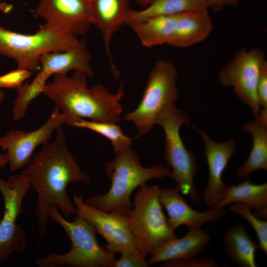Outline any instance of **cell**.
Returning <instances> with one entry per match:
<instances>
[{
    "label": "cell",
    "instance_id": "ba28073f",
    "mask_svg": "<svg viewBox=\"0 0 267 267\" xmlns=\"http://www.w3.org/2000/svg\"><path fill=\"white\" fill-rule=\"evenodd\" d=\"M156 124L164 131V158L172 169L171 178L175 181L176 186L193 202H200L201 197L194 183L197 174L196 159L193 152L185 146L179 132L183 125H190L187 114L173 103L162 111Z\"/></svg>",
    "mask_w": 267,
    "mask_h": 267
},
{
    "label": "cell",
    "instance_id": "603a6c76",
    "mask_svg": "<svg viewBox=\"0 0 267 267\" xmlns=\"http://www.w3.org/2000/svg\"><path fill=\"white\" fill-rule=\"evenodd\" d=\"M203 8H208L205 0H154L141 9L130 8L125 24L129 26L153 17L177 15Z\"/></svg>",
    "mask_w": 267,
    "mask_h": 267
},
{
    "label": "cell",
    "instance_id": "7402d4cb",
    "mask_svg": "<svg viewBox=\"0 0 267 267\" xmlns=\"http://www.w3.org/2000/svg\"><path fill=\"white\" fill-rule=\"evenodd\" d=\"M243 129L251 134L253 144L248 158L236 171L241 179L246 178L255 171L267 170V122L256 118L245 124Z\"/></svg>",
    "mask_w": 267,
    "mask_h": 267
},
{
    "label": "cell",
    "instance_id": "7a4b0ae2",
    "mask_svg": "<svg viewBox=\"0 0 267 267\" xmlns=\"http://www.w3.org/2000/svg\"><path fill=\"white\" fill-rule=\"evenodd\" d=\"M87 77L79 72L70 76L54 75L43 94L54 102L68 125L79 118L118 124L123 110L120 103L124 95L123 83L118 91L112 93L99 84L89 88Z\"/></svg>",
    "mask_w": 267,
    "mask_h": 267
},
{
    "label": "cell",
    "instance_id": "44dd1931",
    "mask_svg": "<svg viewBox=\"0 0 267 267\" xmlns=\"http://www.w3.org/2000/svg\"><path fill=\"white\" fill-rule=\"evenodd\" d=\"M226 255L236 266L256 267V252L259 248L250 237L242 223L236 224L228 230L222 240Z\"/></svg>",
    "mask_w": 267,
    "mask_h": 267
},
{
    "label": "cell",
    "instance_id": "d4e9b609",
    "mask_svg": "<svg viewBox=\"0 0 267 267\" xmlns=\"http://www.w3.org/2000/svg\"><path fill=\"white\" fill-rule=\"evenodd\" d=\"M71 126L91 130L107 138L111 141L114 152L131 147L134 140L126 136L120 126L115 123L79 118L75 120Z\"/></svg>",
    "mask_w": 267,
    "mask_h": 267
},
{
    "label": "cell",
    "instance_id": "4dcf8cb0",
    "mask_svg": "<svg viewBox=\"0 0 267 267\" xmlns=\"http://www.w3.org/2000/svg\"><path fill=\"white\" fill-rule=\"evenodd\" d=\"M240 0H205L208 8L219 11L226 6L236 5Z\"/></svg>",
    "mask_w": 267,
    "mask_h": 267
},
{
    "label": "cell",
    "instance_id": "3957f363",
    "mask_svg": "<svg viewBox=\"0 0 267 267\" xmlns=\"http://www.w3.org/2000/svg\"><path fill=\"white\" fill-rule=\"evenodd\" d=\"M105 173L111 183L108 191L90 197L85 202L106 212L126 215L133 207L131 197L134 190L150 180L172 177L166 166H142L138 154L131 147L115 151L114 157L105 163Z\"/></svg>",
    "mask_w": 267,
    "mask_h": 267
},
{
    "label": "cell",
    "instance_id": "52a82bcc",
    "mask_svg": "<svg viewBox=\"0 0 267 267\" xmlns=\"http://www.w3.org/2000/svg\"><path fill=\"white\" fill-rule=\"evenodd\" d=\"M77 37L44 23L35 33L25 34L0 25V54L15 61L17 68L37 72L44 53L68 49L79 41Z\"/></svg>",
    "mask_w": 267,
    "mask_h": 267
},
{
    "label": "cell",
    "instance_id": "4fadbf2b",
    "mask_svg": "<svg viewBox=\"0 0 267 267\" xmlns=\"http://www.w3.org/2000/svg\"><path fill=\"white\" fill-rule=\"evenodd\" d=\"M64 123L63 115L55 107L46 122L36 130H11L0 136V147L6 150L5 155L10 171L26 167L35 148L47 143L53 132Z\"/></svg>",
    "mask_w": 267,
    "mask_h": 267
},
{
    "label": "cell",
    "instance_id": "8fae6325",
    "mask_svg": "<svg viewBox=\"0 0 267 267\" xmlns=\"http://www.w3.org/2000/svg\"><path fill=\"white\" fill-rule=\"evenodd\" d=\"M31 186L29 179L21 174L11 176L6 181L0 178V192L4 203V214L0 221V263L25 248V234L16 221Z\"/></svg>",
    "mask_w": 267,
    "mask_h": 267
},
{
    "label": "cell",
    "instance_id": "8992f818",
    "mask_svg": "<svg viewBox=\"0 0 267 267\" xmlns=\"http://www.w3.org/2000/svg\"><path fill=\"white\" fill-rule=\"evenodd\" d=\"M91 56L85 39L79 40L72 47L61 51L43 54L40 58V70L30 83H23L17 89V96L12 110V119L16 121L25 116L30 103L43 93L48 79L58 74H67L71 71L92 77Z\"/></svg>",
    "mask_w": 267,
    "mask_h": 267
},
{
    "label": "cell",
    "instance_id": "2e32d148",
    "mask_svg": "<svg viewBox=\"0 0 267 267\" xmlns=\"http://www.w3.org/2000/svg\"><path fill=\"white\" fill-rule=\"evenodd\" d=\"M159 199L167 212L169 224L174 230L181 225L191 228L201 227L204 223L208 222H219L226 213L223 208H211L205 212L192 209L181 196L176 186L161 188Z\"/></svg>",
    "mask_w": 267,
    "mask_h": 267
},
{
    "label": "cell",
    "instance_id": "836d02e7",
    "mask_svg": "<svg viewBox=\"0 0 267 267\" xmlns=\"http://www.w3.org/2000/svg\"><path fill=\"white\" fill-rule=\"evenodd\" d=\"M154 0H134L135 2L140 6L144 7Z\"/></svg>",
    "mask_w": 267,
    "mask_h": 267
},
{
    "label": "cell",
    "instance_id": "30bf717a",
    "mask_svg": "<svg viewBox=\"0 0 267 267\" xmlns=\"http://www.w3.org/2000/svg\"><path fill=\"white\" fill-rule=\"evenodd\" d=\"M266 60L261 48H241L221 69L220 84L231 87L234 94L257 116L261 108L257 96V84L261 67Z\"/></svg>",
    "mask_w": 267,
    "mask_h": 267
},
{
    "label": "cell",
    "instance_id": "484cf974",
    "mask_svg": "<svg viewBox=\"0 0 267 267\" xmlns=\"http://www.w3.org/2000/svg\"><path fill=\"white\" fill-rule=\"evenodd\" d=\"M229 209L243 218L254 230L258 239V245L266 254L267 253V222L252 213L247 205L240 203H232Z\"/></svg>",
    "mask_w": 267,
    "mask_h": 267
},
{
    "label": "cell",
    "instance_id": "9c48e42d",
    "mask_svg": "<svg viewBox=\"0 0 267 267\" xmlns=\"http://www.w3.org/2000/svg\"><path fill=\"white\" fill-rule=\"evenodd\" d=\"M178 77L177 68L172 62L159 60L154 64L139 103L124 115V119L132 123L141 135L149 133L162 111L178 99Z\"/></svg>",
    "mask_w": 267,
    "mask_h": 267
},
{
    "label": "cell",
    "instance_id": "5bb4252c",
    "mask_svg": "<svg viewBox=\"0 0 267 267\" xmlns=\"http://www.w3.org/2000/svg\"><path fill=\"white\" fill-rule=\"evenodd\" d=\"M35 12L45 23L76 37L92 25L89 0H39Z\"/></svg>",
    "mask_w": 267,
    "mask_h": 267
},
{
    "label": "cell",
    "instance_id": "e575fe53",
    "mask_svg": "<svg viewBox=\"0 0 267 267\" xmlns=\"http://www.w3.org/2000/svg\"></svg>",
    "mask_w": 267,
    "mask_h": 267
},
{
    "label": "cell",
    "instance_id": "1f68e13d",
    "mask_svg": "<svg viewBox=\"0 0 267 267\" xmlns=\"http://www.w3.org/2000/svg\"><path fill=\"white\" fill-rule=\"evenodd\" d=\"M5 93L0 89V103L4 100ZM7 163V161L5 154H0V168L4 167Z\"/></svg>",
    "mask_w": 267,
    "mask_h": 267
},
{
    "label": "cell",
    "instance_id": "d6a6232c",
    "mask_svg": "<svg viewBox=\"0 0 267 267\" xmlns=\"http://www.w3.org/2000/svg\"><path fill=\"white\" fill-rule=\"evenodd\" d=\"M13 9L12 4L5 2H0V11L4 14L9 13Z\"/></svg>",
    "mask_w": 267,
    "mask_h": 267
},
{
    "label": "cell",
    "instance_id": "9a60e30c",
    "mask_svg": "<svg viewBox=\"0 0 267 267\" xmlns=\"http://www.w3.org/2000/svg\"><path fill=\"white\" fill-rule=\"evenodd\" d=\"M202 137L205 145L204 155L208 167V180L203 194L205 203L211 208H216L222 199L227 186L222 179L227 165L236 150L234 139L223 142L212 139L202 130L191 126Z\"/></svg>",
    "mask_w": 267,
    "mask_h": 267
},
{
    "label": "cell",
    "instance_id": "83f0119b",
    "mask_svg": "<svg viewBox=\"0 0 267 267\" xmlns=\"http://www.w3.org/2000/svg\"><path fill=\"white\" fill-rule=\"evenodd\" d=\"M217 262L212 258H196L194 257L186 259L162 262V267H216Z\"/></svg>",
    "mask_w": 267,
    "mask_h": 267
},
{
    "label": "cell",
    "instance_id": "7c38bea8",
    "mask_svg": "<svg viewBox=\"0 0 267 267\" xmlns=\"http://www.w3.org/2000/svg\"><path fill=\"white\" fill-rule=\"evenodd\" d=\"M73 201L76 215L93 225L96 232L106 241L105 247L108 250L113 254L128 252L145 257L139 251L130 229L128 215L115 211L104 212L88 205L81 196H74Z\"/></svg>",
    "mask_w": 267,
    "mask_h": 267
},
{
    "label": "cell",
    "instance_id": "ac0fdd59",
    "mask_svg": "<svg viewBox=\"0 0 267 267\" xmlns=\"http://www.w3.org/2000/svg\"><path fill=\"white\" fill-rule=\"evenodd\" d=\"M213 28L208 8L181 13L168 44L178 48L190 47L205 40Z\"/></svg>",
    "mask_w": 267,
    "mask_h": 267
},
{
    "label": "cell",
    "instance_id": "6da1fadb",
    "mask_svg": "<svg viewBox=\"0 0 267 267\" xmlns=\"http://www.w3.org/2000/svg\"><path fill=\"white\" fill-rule=\"evenodd\" d=\"M56 132L54 140L43 145L21 173L29 179L37 193L36 215L39 242L46 234L48 211L52 206L58 208L67 218L76 214V207L67 192L68 185L90 180L69 150L64 129L60 126Z\"/></svg>",
    "mask_w": 267,
    "mask_h": 267
},
{
    "label": "cell",
    "instance_id": "ffe728a7",
    "mask_svg": "<svg viewBox=\"0 0 267 267\" xmlns=\"http://www.w3.org/2000/svg\"><path fill=\"white\" fill-rule=\"evenodd\" d=\"M240 203L247 205L259 218L267 217V183L254 184L248 179L237 185L227 186L222 199L216 208H222L227 205Z\"/></svg>",
    "mask_w": 267,
    "mask_h": 267
},
{
    "label": "cell",
    "instance_id": "5b68a950",
    "mask_svg": "<svg viewBox=\"0 0 267 267\" xmlns=\"http://www.w3.org/2000/svg\"><path fill=\"white\" fill-rule=\"evenodd\" d=\"M161 190L158 185H140L128 215L130 229L145 257L177 237L163 212L159 199Z\"/></svg>",
    "mask_w": 267,
    "mask_h": 267
},
{
    "label": "cell",
    "instance_id": "d6986e66",
    "mask_svg": "<svg viewBox=\"0 0 267 267\" xmlns=\"http://www.w3.org/2000/svg\"><path fill=\"white\" fill-rule=\"evenodd\" d=\"M210 240V235L201 227L189 228L184 236L171 239L151 255L147 261L148 266L195 257Z\"/></svg>",
    "mask_w": 267,
    "mask_h": 267
},
{
    "label": "cell",
    "instance_id": "cb8c5ba5",
    "mask_svg": "<svg viewBox=\"0 0 267 267\" xmlns=\"http://www.w3.org/2000/svg\"><path fill=\"white\" fill-rule=\"evenodd\" d=\"M178 15L153 17L129 25L141 44L146 47L168 44Z\"/></svg>",
    "mask_w": 267,
    "mask_h": 267
},
{
    "label": "cell",
    "instance_id": "e0dca14e",
    "mask_svg": "<svg viewBox=\"0 0 267 267\" xmlns=\"http://www.w3.org/2000/svg\"><path fill=\"white\" fill-rule=\"evenodd\" d=\"M91 20L100 32L111 67L117 69L113 61L111 43L114 35L125 24L130 10V0H89Z\"/></svg>",
    "mask_w": 267,
    "mask_h": 267
},
{
    "label": "cell",
    "instance_id": "f1b7e54d",
    "mask_svg": "<svg viewBox=\"0 0 267 267\" xmlns=\"http://www.w3.org/2000/svg\"><path fill=\"white\" fill-rule=\"evenodd\" d=\"M257 96L261 109L267 110V61L261 68L257 84Z\"/></svg>",
    "mask_w": 267,
    "mask_h": 267
},
{
    "label": "cell",
    "instance_id": "277c9868",
    "mask_svg": "<svg viewBox=\"0 0 267 267\" xmlns=\"http://www.w3.org/2000/svg\"><path fill=\"white\" fill-rule=\"evenodd\" d=\"M48 215L64 229L72 248L65 254L52 253L45 258H38L39 267H114V254L99 244L96 231L90 222L77 215L72 221H68L56 206L49 209Z\"/></svg>",
    "mask_w": 267,
    "mask_h": 267
},
{
    "label": "cell",
    "instance_id": "4316f807",
    "mask_svg": "<svg viewBox=\"0 0 267 267\" xmlns=\"http://www.w3.org/2000/svg\"><path fill=\"white\" fill-rule=\"evenodd\" d=\"M31 76V72L17 68L0 76V88H18Z\"/></svg>",
    "mask_w": 267,
    "mask_h": 267
},
{
    "label": "cell",
    "instance_id": "f546056e",
    "mask_svg": "<svg viewBox=\"0 0 267 267\" xmlns=\"http://www.w3.org/2000/svg\"><path fill=\"white\" fill-rule=\"evenodd\" d=\"M119 259L115 260L114 267H146L145 257H139L128 252H122Z\"/></svg>",
    "mask_w": 267,
    "mask_h": 267
}]
</instances>
